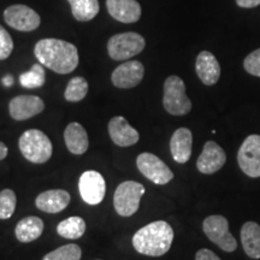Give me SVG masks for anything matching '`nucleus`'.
Returning <instances> with one entry per match:
<instances>
[{"label":"nucleus","instance_id":"5","mask_svg":"<svg viewBox=\"0 0 260 260\" xmlns=\"http://www.w3.org/2000/svg\"><path fill=\"white\" fill-rule=\"evenodd\" d=\"M146 41L144 37L134 31L113 35L107 42V52L113 60H128L144 51Z\"/></svg>","mask_w":260,"mask_h":260},{"label":"nucleus","instance_id":"1","mask_svg":"<svg viewBox=\"0 0 260 260\" xmlns=\"http://www.w3.org/2000/svg\"><path fill=\"white\" fill-rule=\"evenodd\" d=\"M40 64L57 74L73 73L79 65V51L75 45L60 39H42L34 47Z\"/></svg>","mask_w":260,"mask_h":260},{"label":"nucleus","instance_id":"18","mask_svg":"<svg viewBox=\"0 0 260 260\" xmlns=\"http://www.w3.org/2000/svg\"><path fill=\"white\" fill-rule=\"evenodd\" d=\"M70 203V194L64 189H50L39 194L35 205L42 212L59 213L68 207Z\"/></svg>","mask_w":260,"mask_h":260},{"label":"nucleus","instance_id":"27","mask_svg":"<svg viewBox=\"0 0 260 260\" xmlns=\"http://www.w3.org/2000/svg\"><path fill=\"white\" fill-rule=\"evenodd\" d=\"M81 255H82L81 247L75 243H69L47 253L42 260H80Z\"/></svg>","mask_w":260,"mask_h":260},{"label":"nucleus","instance_id":"31","mask_svg":"<svg viewBox=\"0 0 260 260\" xmlns=\"http://www.w3.org/2000/svg\"><path fill=\"white\" fill-rule=\"evenodd\" d=\"M195 260H222V259H220L216 253L210 251V249L203 248L197 252V254H195Z\"/></svg>","mask_w":260,"mask_h":260},{"label":"nucleus","instance_id":"4","mask_svg":"<svg viewBox=\"0 0 260 260\" xmlns=\"http://www.w3.org/2000/svg\"><path fill=\"white\" fill-rule=\"evenodd\" d=\"M162 105L165 111L172 116H184L190 112L191 102L186 94V84L176 75L165 80Z\"/></svg>","mask_w":260,"mask_h":260},{"label":"nucleus","instance_id":"8","mask_svg":"<svg viewBox=\"0 0 260 260\" xmlns=\"http://www.w3.org/2000/svg\"><path fill=\"white\" fill-rule=\"evenodd\" d=\"M136 167L147 180L158 186L167 184L174 178V172L160 158L148 152L139 155L136 159Z\"/></svg>","mask_w":260,"mask_h":260},{"label":"nucleus","instance_id":"28","mask_svg":"<svg viewBox=\"0 0 260 260\" xmlns=\"http://www.w3.org/2000/svg\"><path fill=\"white\" fill-rule=\"evenodd\" d=\"M17 198L12 189H4L0 191V219L11 218L15 213Z\"/></svg>","mask_w":260,"mask_h":260},{"label":"nucleus","instance_id":"20","mask_svg":"<svg viewBox=\"0 0 260 260\" xmlns=\"http://www.w3.org/2000/svg\"><path fill=\"white\" fill-rule=\"evenodd\" d=\"M64 141L70 153L82 155L89 147V139L86 129L80 123L73 122L64 130Z\"/></svg>","mask_w":260,"mask_h":260},{"label":"nucleus","instance_id":"3","mask_svg":"<svg viewBox=\"0 0 260 260\" xmlns=\"http://www.w3.org/2000/svg\"><path fill=\"white\" fill-rule=\"evenodd\" d=\"M19 151L28 161L44 164L50 160L53 152L51 140L39 129H29L21 135L18 141Z\"/></svg>","mask_w":260,"mask_h":260},{"label":"nucleus","instance_id":"15","mask_svg":"<svg viewBox=\"0 0 260 260\" xmlns=\"http://www.w3.org/2000/svg\"><path fill=\"white\" fill-rule=\"evenodd\" d=\"M109 134L112 142L119 147H130L138 144L140 134L136 129L129 124L122 116H116L109 122Z\"/></svg>","mask_w":260,"mask_h":260},{"label":"nucleus","instance_id":"33","mask_svg":"<svg viewBox=\"0 0 260 260\" xmlns=\"http://www.w3.org/2000/svg\"><path fill=\"white\" fill-rule=\"evenodd\" d=\"M8 152L9 149L6 147V145L4 142L0 141V160H4V159L8 157Z\"/></svg>","mask_w":260,"mask_h":260},{"label":"nucleus","instance_id":"2","mask_svg":"<svg viewBox=\"0 0 260 260\" xmlns=\"http://www.w3.org/2000/svg\"><path fill=\"white\" fill-rule=\"evenodd\" d=\"M174 241V230L164 220H157L138 230L133 236V246L140 254L161 256L170 251Z\"/></svg>","mask_w":260,"mask_h":260},{"label":"nucleus","instance_id":"24","mask_svg":"<svg viewBox=\"0 0 260 260\" xmlns=\"http://www.w3.org/2000/svg\"><path fill=\"white\" fill-rule=\"evenodd\" d=\"M86 232V222L79 216H73L61 220L57 225L58 235L68 240H76Z\"/></svg>","mask_w":260,"mask_h":260},{"label":"nucleus","instance_id":"16","mask_svg":"<svg viewBox=\"0 0 260 260\" xmlns=\"http://www.w3.org/2000/svg\"><path fill=\"white\" fill-rule=\"evenodd\" d=\"M110 16L122 23H135L141 17V6L136 0H106Z\"/></svg>","mask_w":260,"mask_h":260},{"label":"nucleus","instance_id":"10","mask_svg":"<svg viewBox=\"0 0 260 260\" xmlns=\"http://www.w3.org/2000/svg\"><path fill=\"white\" fill-rule=\"evenodd\" d=\"M4 19L10 27L18 31H32L41 23L40 16L27 5H11L4 11Z\"/></svg>","mask_w":260,"mask_h":260},{"label":"nucleus","instance_id":"7","mask_svg":"<svg viewBox=\"0 0 260 260\" xmlns=\"http://www.w3.org/2000/svg\"><path fill=\"white\" fill-rule=\"evenodd\" d=\"M203 229L207 239L224 252L232 253L237 248V241L229 232V223L225 217L220 214L209 216L204 220Z\"/></svg>","mask_w":260,"mask_h":260},{"label":"nucleus","instance_id":"26","mask_svg":"<svg viewBox=\"0 0 260 260\" xmlns=\"http://www.w3.org/2000/svg\"><path fill=\"white\" fill-rule=\"evenodd\" d=\"M88 93V82L81 76L71 79L65 89L64 98L70 103H77L83 100Z\"/></svg>","mask_w":260,"mask_h":260},{"label":"nucleus","instance_id":"23","mask_svg":"<svg viewBox=\"0 0 260 260\" xmlns=\"http://www.w3.org/2000/svg\"><path fill=\"white\" fill-rule=\"evenodd\" d=\"M73 16L80 22H88L99 14L100 5L98 0H68Z\"/></svg>","mask_w":260,"mask_h":260},{"label":"nucleus","instance_id":"13","mask_svg":"<svg viewBox=\"0 0 260 260\" xmlns=\"http://www.w3.org/2000/svg\"><path fill=\"white\" fill-rule=\"evenodd\" d=\"M45 110V103L37 95H18L9 103V112L15 121H27Z\"/></svg>","mask_w":260,"mask_h":260},{"label":"nucleus","instance_id":"6","mask_svg":"<svg viewBox=\"0 0 260 260\" xmlns=\"http://www.w3.org/2000/svg\"><path fill=\"white\" fill-rule=\"evenodd\" d=\"M145 191V187L135 181H125L119 184L113 195L116 212L121 217H130L138 212Z\"/></svg>","mask_w":260,"mask_h":260},{"label":"nucleus","instance_id":"25","mask_svg":"<svg viewBox=\"0 0 260 260\" xmlns=\"http://www.w3.org/2000/svg\"><path fill=\"white\" fill-rule=\"evenodd\" d=\"M45 82H46V73H45L42 64H34L30 70L21 74V76H19L21 86L28 89L40 88L44 86Z\"/></svg>","mask_w":260,"mask_h":260},{"label":"nucleus","instance_id":"21","mask_svg":"<svg viewBox=\"0 0 260 260\" xmlns=\"http://www.w3.org/2000/svg\"><path fill=\"white\" fill-rule=\"evenodd\" d=\"M44 233V222L35 216H28L21 219L15 228L16 239L22 243H29L38 240Z\"/></svg>","mask_w":260,"mask_h":260},{"label":"nucleus","instance_id":"30","mask_svg":"<svg viewBox=\"0 0 260 260\" xmlns=\"http://www.w3.org/2000/svg\"><path fill=\"white\" fill-rule=\"evenodd\" d=\"M243 68L248 74L260 77V48L253 51L243 60Z\"/></svg>","mask_w":260,"mask_h":260},{"label":"nucleus","instance_id":"34","mask_svg":"<svg viewBox=\"0 0 260 260\" xmlns=\"http://www.w3.org/2000/svg\"><path fill=\"white\" fill-rule=\"evenodd\" d=\"M3 83H4L6 87L12 86V83H14V79H12V76H6L3 79Z\"/></svg>","mask_w":260,"mask_h":260},{"label":"nucleus","instance_id":"22","mask_svg":"<svg viewBox=\"0 0 260 260\" xmlns=\"http://www.w3.org/2000/svg\"><path fill=\"white\" fill-rule=\"evenodd\" d=\"M241 243L245 253L252 259H260V225L247 222L241 229Z\"/></svg>","mask_w":260,"mask_h":260},{"label":"nucleus","instance_id":"19","mask_svg":"<svg viewBox=\"0 0 260 260\" xmlns=\"http://www.w3.org/2000/svg\"><path fill=\"white\" fill-rule=\"evenodd\" d=\"M193 134L188 128H178L170 140V151L174 160L178 164H184L191 157Z\"/></svg>","mask_w":260,"mask_h":260},{"label":"nucleus","instance_id":"9","mask_svg":"<svg viewBox=\"0 0 260 260\" xmlns=\"http://www.w3.org/2000/svg\"><path fill=\"white\" fill-rule=\"evenodd\" d=\"M237 162L247 176L260 177V135H249L237 152Z\"/></svg>","mask_w":260,"mask_h":260},{"label":"nucleus","instance_id":"12","mask_svg":"<svg viewBox=\"0 0 260 260\" xmlns=\"http://www.w3.org/2000/svg\"><path fill=\"white\" fill-rule=\"evenodd\" d=\"M144 75L145 68L141 61L128 60L116 68L111 75V81L117 88L129 89L141 83Z\"/></svg>","mask_w":260,"mask_h":260},{"label":"nucleus","instance_id":"14","mask_svg":"<svg viewBox=\"0 0 260 260\" xmlns=\"http://www.w3.org/2000/svg\"><path fill=\"white\" fill-rule=\"evenodd\" d=\"M226 161L224 149L214 141H207L197 161V168L201 174L212 175L219 171Z\"/></svg>","mask_w":260,"mask_h":260},{"label":"nucleus","instance_id":"17","mask_svg":"<svg viewBox=\"0 0 260 260\" xmlns=\"http://www.w3.org/2000/svg\"><path fill=\"white\" fill-rule=\"evenodd\" d=\"M195 70L201 82L206 86L216 84L220 77V65L214 54L209 51L200 52L195 61Z\"/></svg>","mask_w":260,"mask_h":260},{"label":"nucleus","instance_id":"29","mask_svg":"<svg viewBox=\"0 0 260 260\" xmlns=\"http://www.w3.org/2000/svg\"><path fill=\"white\" fill-rule=\"evenodd\" d=\"M14 51V41L9 31L0 24V60H4L11 56Z\"/></svg>","mask_w":260,"mask_h":260},{"label":"nucleus","instance_id":"32","mask_svg":"<svg viewBox=\"0 0 260 260\" xmlns=\"http://www.w3.org/2000/svg\"><path fill=\"white\" fill-rule=\"evenodd\" d=\"M236 4L239 5L240 8L252 9L260 5V0H236Z\"/></svg>","mask_w":260,"mask_h":260},{"label":"nucleus","instance_id":"11","mask_svg":"<svg viewBox=\"0 0 260 260\" xmlns=\"http://www.w3.org/2000/svg\"><path fill=\"white\" fill-rule=\"evenodd\" d=\"M79 190L86 204L95 206L103 203L106 193V183L103 175L95 170L84 171L80 177Z\"/></svg>","mask_w":260,"mask_h":260}]
</instances>
